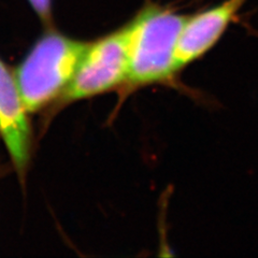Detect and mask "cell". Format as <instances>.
I'll use <instances>...</instances> for the list:
<instances>
[{
	"label": "cell",
	"mask_w": 258,
	"mask_h": 258,
	"mask_svg": "<svg viewBox=\"0 0 258 258\" xmlns=\"http://www.w3.org/2000/svg\"><path fill=\"white\" fill-rule=\"evenodd\" d=\"M247 0H225L186 19L177 40L175 70L200 58L219 42Z\"/></svg>",
	"instance_id": "obj_4"
},
{
	"label": "cell",
	"mask_w": 258,
	"mask_h": 258,
	"mask_svg": "<svg viewBox=\"0 0 258 258\" xmlns=\"http://www.w3.org/2000/svg\"><path fill=\"white\" fill-rule=\"evenodd\" d=\"M14 76L0 59V138L21 179L30 159L31 128Z\"/></svg>",
	"instance_id": "obj_5"
},
{
	"label": "cell",
	"mask_w": 258,
	"mask_h": 258,
	"mask_svg": "<svg viewBox=\"0 0 258 258\" xmlns=\"http://www.w3.org/2000/svg\"><path fill=\"white\" fill-rule=\"evenodd\" d=\"M39 19L46 25L52 21V0H28Z\"/></svg>",
	"instance_id": "obj_6"
},
{
	"label": "cell",
	"mask_w": 258,
	"mask_h": 258,
	"mask_svg": "<svg viewBox=\"0 0 258 258\" xmlns=\"http://www.w3.org/2000/svg\"><path fill=\"white\" fill-rule=\"evenodd\" d=\"M88 43L57 31L44 34L15 70L14 78L28 113L56 100L74 78Z\"/></svg>",
	"instance_id": "obj_1"
},
{
	"label": "cell",
	"mask_w": 258,
	"mask_h": 258,
	"mask_svg": "<svg viewBox=\"0 0 258 258\" xmlns=\"http://www.w3.org/2000/svg\"><path fill=\"white\" fill-rule=\"evenodd\" d=\"M186 19L165 8L152 6L128 24L129 85L144 86L171 79L176 72V43Z\"/></svg>",
	"instance_id": "obj_2"
},
{
	"label": "cell",
	"mask_w": 258,
	"mask_h": 258,
	"mask_svg": "<svg viewBox=\"0 0 258 258\" xmlns=\"http://www.w3.org/2000/svg\"><path fill=\"white\" fill-rule=\"evenodd\" d=\"M128 28L114 31L96 42L88 43L76 74L61 94L64 102H72L109 92L127 82Z\"/></svg>",
	"instance_id": "obj_3"
}]
</instances>
